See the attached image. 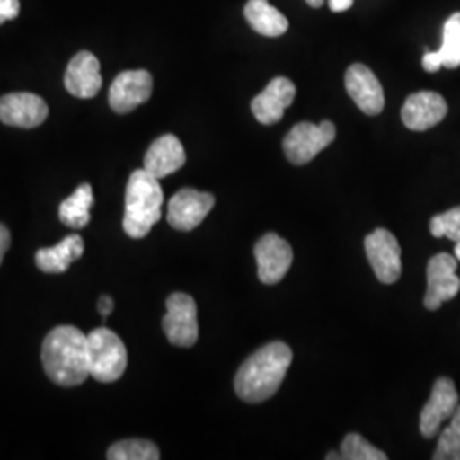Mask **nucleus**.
Returning <instances> with one entry per match:
<instances>
[{
    "instance_id": "nucleus-21",
    "label": "nucleus",
    "mask_w": 460,
    "mask_h": 460,
    "mask_svg": "<svg viewBox=\"0 0 460 460\" xmlns=\"http://www.w3.org/2000/svg\"><path fill=\"white\" fill-rule=\"evenodd\" d=\"M94 205V193L91 184L79 186L70 197L60 203V222L70 229H84L91 222V208Z\"/></svg>"
},
{
    "instance_id": "nucleus-14",
    "label": "nucleus",
    "mask_w": 460,
    "mask_h": 460,
    "mask_svg": "<svg viewBox=\"0 0 460 460\" xmlns=\"http://www.w3.org/2000/svg\"><path fill=\"white\" fill-rule=\"evenodd\" d=\"M345 85L349 98L362 110L365 115L382 113L385 106V96L377 75L363 64H353L346 70Z\"/></svg>"
},
{
    "instance_id": "nucleus-7",
    "label": "nucleus",
    "mask_w": 460,
    "mask_h": 460,
    "mask_svg": "<svg viewBox=\"0 0 460 460\" xmlns=\"http://www.w3.org/2000/svg\"><path fill=\"white\" fill-rule=\"evenodd\" d=\"M457 258L440 252L428 263V288L425 307L428 311H438L447 300H452L459 294L460 279L457 277Z\"/></svg>"
},
{
    "instance_id": "nucleus-11",
    "label": "nucleus",
    "mask_w": 460,
    "mask_h": 460,
    "mask_svg": "<svg viewBox=\"0 0 460 460\" xmlns=\"http://www.w3.org/2000/svg\"><path fill=\"white\" fill-rule=\"evenodd\" d=\"M254 258L258 264V279L264 285H275L288 273L294 252L285 239L277 234H266L254 246Z\"/></svg>"
},
{
    "instance_id": "nucleus-19",
    "label": "nucleus",
    "mask_w": 460,
    "mask_h": 460,
    "mask_svg": "<svg viewBox=\"0 0 460 460\" xmlns=\"http://www.w3.org/2000/svg\"><path fill=\"white\" fill-rule=\"evenodd\" d=\"M84 254V241L81 235H66L57 246L40 249L34 256L40 271L49 275H62L66 270L81 260Z\"/></svg>"
},
{
    "instance_id": "nucleus-28",
    "label": "nucleus",
    "mask_w": 460,
    "mask_h": 460,
    "mask_svg": "<svg viewBox=\"0 0 460 460\" xmlns=\"http://www.w3.org/2000/svg\"><path fill=\"white\" fill-rule=\"evenodd\" d=\"M115 309V302L110 296H102L98 300V311L102 317H108Z\"/></svg>"
},
{
    "instance_id": "nucleus-26",
    "label": "nucleus",
    "mask_w": 460,
    "mask_h": 460,
    "mask_svg": "<svg viewBox=\"0 0 460 460\" xmlns=\"http://www.w3.org/2000/svg\"><path fill=\"white\" fill-rule=\"evenodd\" d=\"M21 4L19 0H0V24L5 21H13L19 16Z\"/></svg>"
},
{
    "instance_id": "nucleus-25",
    "label": "nucleus",
    "mask_w": 460,
    "mask_h": 460,
    "mask_svg": "<svg viewBox=\"0 0 460 460\" xmlns=\"http://www.w3.org/2000/svg\"><path fill=\"white\" fill-rule=\"evenodd\" d=\"M429 232L433 237H448L454 243L460 241V207L445 214L435 215L429 222Z\"/></svg>"
},
{
    "instance_id": "nucleus-20",
    "label": "nucleus",
    "mask_w": 460,
    "mask_h": 460,
    "mask_svg": "<svg viewBox=\"0 0 460 460\" xmlns=\"http://www.w3.org/2000/svg\"><path fill=\"white\" fill-rule=\"evenodd\" d=\"M244 16L256 33L268 38H277L288 30V19L270 5L268 0H247Z\"/></svg>"
},
{
    "instance_id": "nucleus-23",
    "label": "nucleus",
    "mask_w": 460,
    "mask_h": 460,
    "mask_svg": "<svg viewBox=\"0 0 460 460\" xmlns=\"http://www.w3.org/2000/svg\"><path fill=\"white\" fill-rule=\"evenodd\" d=\"M435 460H460V404L450 418V425L440 433Z\"/></svg>"
},
{
    "instance_id": "nucleus-31",
    "label": "nucleus",
    "mask_w": 460,
    "mask_h": 460,
    "mask_svg": "<svg viewBox=\"0 0 460 460\" xmlns=\"http://www.w3.org/2000/svg\"><path fill=\"white\" fill-rule=\"evenodd\" d=\"M326 459H343V456H336V452H331L326 456Z\"/></svg>"
},
{
    "instance_id": "nucleus-16",
    "label": "nucleus",
    "mask_w": 460,
    "mask_h": 460,
    "mask_svg": "<svg viewBox=\"0 0 460 460\" xmlns=\"http://www.w3.org/2000/svg\"><path fill=\"white\" fill-rule=\"evenodd\" d=\"M296 94V84L290 79L275 77L261 94L252 99V115L261 125H275L285 115V110L294 102Z\"/></svg>"
},
{
    "instance_id": "nucleus-3",
    "label": "nucleus",
    "mask_w": 460,
    "mask_h": 460,
    "mask_svg": "<svg viewBox=\"0 0 460 460\" xmlns=\"http://www.w3.org/2000/svg\"><path fill=\"white\" fill-rule=\"evenodd\" d=\"M161 180L146 169L133 171L125 195L123 229L128 237L142 239L161 220L164 193Z\"/></svg>"
},
{
    "instance_id": "nucleus-8",
    "label": "nucleus",
    "mask_w": 460,
    "mask_h": 460,
    "mask_svg": "<svg viewBox=\"0 0 460 460\" xmlns=\"http://www.w3.org/2000/svg\"><path fill=\"white\" fill-rule=\"evenodd\" d=\"M365 252L372 264L378 281L391 285L401 277V246L393 232L387 229L374 230L365 237Z\"/></svg>"
},
{
    "instance_id": "nucleus-10",
    "label": "nucleus",
    "mask_w": 460,
    "mask_h": 460,
    "mask_svg": "<svg viewBox=\"0 0 460 460\" xmlns=\"http://www.w3.org/2000/svg\"><path fill=\"white\" fill-rule=\"evenodd\" d=\"M457 406H459V394L454 380L448 377L438 378L420 416L421 435L425 438L437 437L442 423L454 416Z\"/></svg>"
},
{
    "instance_id": "nucleus-6",
    "label": "nucleus",
    "mask_w": 460,
    "mask_h": 460,
    "mask_svg": "<svg viewBox=\"0 0 460 460\" xmlns=\"http://www.w3.org/2000/svg\"><path fill=\"white\" fill-rule=\"evenodd\" d=\"M163 329L169 343L191 348L198 341V309L195 298L188 294H172L165 300Z\"/></svg>"
},
{
    "instance_id": "nucleus-5",
    "label": "nucleus",
    "mask_w": 460,
    "mask_h": 460,
    "mask_svg": "<svg viewBox=\"0 0 460 460\" xmlns=\"http://www.w3.org/2000/svg\"><path fill=\"white\" fill-rule=\"evenodd\" d=\"M334 138L336 127L331 121H323L319 125L304 121L285 137L283 150L292 164H309L321 150L332 144Z\"/></svg>"
},
{
    "instance_id": "nucleus-13",
    "label": "nucleus",
    "mask_w": 460,
    "mask_h": 460,
    "mask_svg": "<svg viewBox=\"0 0 460 460\" xmlns=\"http://www.w3.org/2000/svg\"><path fill=\"white\" fill-rule=\"evenodd\" d=\"M49 118L45 99L31 93H13L0 98V121L7 127L36 128Z\"/></svg>"
},
{
    "instance_id": "nucleus-12",
    "label": "nucleus",
    "mask_w": 460,
    "mask_h": 460,
    "mask_svg": "<svg viewBox=\"0 0 460 460\" xmlns=\"http://www.w3.org/2000/svg\"><path fill=\"white\" fill-rule=\"evenodd\" d=\"M154 81L147 70H127L116 77L110 89V106L118 115L130 113L152 96Z\"/></svg>"
},
{
    "instance_id": "nucleus-24",
    "label": "nucleus",
    "mask_w": 460,
    "mask_h": 460,
    "mask_svg": "<svg viewBox=\"0 0 460 460\" xmlns=\"http://www.w3.org/2000/svg\"><path fill=\"white\" fill-rule=\"evenodd\" d=\"M341 456L345 460H385L387 454L378 450L377 447L367 442L362 435L349 433L341 445Z\"/></svg>"
},
{
    "instance_id": "nucleus-32",
    "label": "nucleus",
    "mask_w": 460,
    "mask_h": 460,
    "mask_svg": "<svg viewBox=\"0 0 460 460\" xmlns=\"http://www.w3.org/2000/svg\"><path fill=\"white\" fill-rule=\"evenodd\" d=\"M456 258H457V261H460V241L456 243Z\"/></svg>"
},
{
    "instance_id": "nucleus-4",
    "label": "nucleus",
    "mask_w": 460,
    "mask_h": 460,
    "mask_svg": "<svg viewBox=\"0 0 460 460\" xmlns=\"http://www.w3.org/2000/svg\"><path fill=\"white\" fill-rule=\"evenodd\" d=\"M89 346V372L102 384H111L123 377L128 353L121 338L108 328L93 329L87 334Z\"/></svg>"
},
{
    "instance_id": "nucleus-22",
    "label": "nucleus",
    "mask_w": 460,
    "mask_h": 460,
    "mask_svg": "<svg viewBox=\"0 0 460 460\" xmlns=\"http://www.w3.org/2000/svg\"><path fill=\"white\" fill-rule=\"evenodd\" d=\"M106 457L110 460H159L161 452L157 445L148 440H121L108 448Z\"/></svg>"
},
{
    "instance_id": "nucleus-15",
    "label": "nucleus",
    "mask_w": 460,
    "mask_h": 460,
    "mask_svg": "<svg viewBox=\"0 0 460 460\" xmlns=\"http://www.w3.org/2000/svg\"><path fill=\"white\" fill-rule=\"evenodd\" d=\"M448 111L447 101L438 93L421 91L406 99L401 118L402 123L414 132H425L437 127Z\"/></svg>"
},
{
    "instance_id": "nucleus-27",
    "label": "nucleus",
    "mask_w": 460,
    "mask_h": 460,
    "mask_svg": "<svg viewBox=\"0 0 460 460\" xmlns=\"http://www.w3.org/2000/svg\"><path fill=\"white\" fill-rule=\"evenodd\" d=\"M9 247H11V232L4 224H0V264L4 261V256L9 251Z\"/></svg>"
},
{
    "instance_id": "nucleus-1",
    "label": "nucleus",
    "mask_w": 460,
    "mask_h": 460,
    "mask_svg": "<svg viewBox=\"0 0 460 460\" xmlns=\"http://www.w3.org/2000/svg\"><path fill=\"white\" fill-rule=\"evenodd\" d=\"M41 362L49 380L60 387H75L89 372L87 334L74 326L51 329L41 348Z\"/></svg>"
},
{
    "instance_id": "nucleus-30",
    "label": "nucleus",
    "mask_w": 460,
    "mask_h": 460,
    "mask_svg": "<svg viewBox=\"0 0 460 460\" xmlns=\"http://www.w3.org/2000/svg\"><path fill=\"white\" fill-rule=\"evenodd\" d=\"M311 7H321L324 4V0H305Z\"/></svg>"
},
{
    "instance_id": "nucleus-18",
    "label": "nucleus",
    "mask_w": 460,
    "mask_h": 460,
    "mask_svg": "<svg viewBox=\"0 0 460 460\" xmlns=\"http://www.w3.org/2000/svg\"><path fill=\"white\" fill-rule=\"evenodd\" d=\"M186 163V152L181 142L174 135H163L148 147L144 169L154 178L163 180L165 176L180 171Z\"/></svg>"
},
{
    "instance_id": "nucleus-9",
    "label": "nucleus",
    "mask_w": 460,
    "mask_h": 460,
    "mask_svg": "<svg viewBox=\"0 0 460 460\" xmlns=\"http://www.w3.org/2000/svg\"><path fill=\"white\" fill-rule=\"evenodd\" d=\"M214 205V195L197 191L193 188H184L171 198L167 207V222L172 229L190 232L197 229L207 218Z\"/></svg>"
},
{
    "instance_id": "nucleus-2",
    "label": "nucleus",
    "mask_w": 460,
    "mask_h": 460,
    "mask_svg": "<svg viewBox=\"0 0 460 460\" xmlns=\"http://www.w3.org/2000/svg\"><path fill=\"white\" fill-rule=\"evenodd\" d=\"M290 346L273 341L254 351L235 376V393L246 402H263L279 393L292 365Z\"/></svg>"
},
{
    "instance_id": "nucleus-17",
    "label": "nucleus",
    "mask_w": 460,
    "mask_h": 460,
    "mask_svg": "<svg viewBox=\"0 0 460 460\" xmlns=\"http://www.w3.org/2000/svg\"><path fill=\"white\" fill-rule=\"evenodd\" d=\"M66 89L75 98H94L101 91L102 77L99 60L91 51H79L66 66Z\"/></svg>"
},
{
    "instance_id": "nucleus-29",
    "label": "nucleus",
    "mask_w": 460,
    "mask_h": 460,
    "mask_svg": "<svg viewBox=\"0 0 460 460\" xmlns=\"http://www.w3.org/2000/svg\"><path fill=\"white\" fill-rule=\"evenodd\" d=\"M353 5V0H329V9L332 13H345Z\"/></svg>"
}]
</instances>
